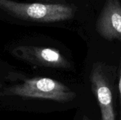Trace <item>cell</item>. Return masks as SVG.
<instances>
[{
    "instance_id": "277c9868",
    "label": "cell",
    "mask_w": 121,
    "mask_h": 120,
    "mask_svg": "<svg viewBox=\"0 0 121 120\" xmlns=\"http://www.w3.org/2000/svg\"><path fill=\"white\" fill-rule=\"evenodd\" d=\"M12 54L30 64L43 67L71 70L72 63L57 49L35 46H18Z\"/></svg>"
},
{
    "instance_id": "7a4b0ae2",
    "label": "cell",
    "mask_w": 121,
    "mask_h": 120,
    "mask_svg": "<svg viewBox=\"0 0 121 120\" xmlns=\"http://www.w3.org/2000/svg\"><path fill=\"white\" fill-rule=\"evenodd\" d=\"M116 69L105 62H96L90 72L91 88L99 107L101 120H116L114 99Z\"/></svg>"
},
{
    "instance_id": "ba28073f",
    "label": "cell",
    "mask_w": 121,
    "mask_h": 120,
    "mask_svg": "<svg viewBox=\"0 0 121 120\" xmlns=\"http://www.w3.org/2000/svg\"><path fill=\"white\" fill-rule=\"evenodd\" d=\"M82 120H92L91 118H89L88 116H86V115H84L83 116V117H82Z\"/></svg>"
},
{
    "instance_id": "8992f818",
    "label": "cell",
    "mask_w": 121,
    "mask_h": 120,
    "mask_svg": "<svg viewBox=\"0 0 121 120\" xmlns=\"http://www.w3.org/2000/svg\"><path fill=\"white\" fill-rule=\"evenodd\" d=\"M118 95H119V119L121 120V57L120 59L119 66H118Z\"/></svg>"
},
{
    "instance_id": "5b68a950",
    "label": "cell",
    "mask_w": 121,
    "mask_h": 120,
    "mask_svg": "<svg viewBox=\"0 0 121 120\" xmlns=\"http://www.w3.org/2000/svg\"><path fill=\"white\" fill-rule=\"evenodd\" d=\"M96 30L107 41L121 42V4L120 0H106L96 21Z\"/></svg>"
},
{
    "instance_id": "52a82bcc",
    "label": "cell",
    "mask_w": 121,
    "mask_h": 120,
    "mask_svg": "<svg viewBox=\"0 0 121 120\" xmlns=\"http://www.w3.org/2000/svg\"><path fill=\"white\" fill-rule=\"evenodd\" d=\"M45 3H66L67 0H39Z\"/></svg>"
},
{
    "instance_id": "6da1fadb",
    "label": "cell",
    "mask_w": 121,
    "mask_h": 120,
    "mask_svg": "<svg viewBox=\"0 0 121 120\" xmlns=\"http://www.w3.org/2000/svg\"><path fill=\"white\" fill-rule=\"evenodd\" d=\"M0 9L16 18L39 23H57L74 18L77 7L66 3H21L0 0Z\"/></svg>"
},
{
    "instance_id": "3957f363",
    "label": "cell",
    "mask_w": 121,
    "mask_h": 120,
    "mask_svg": "<svg viewBox=\"0 0 121 120\" xmlns=\"http://www.w3.org/2000/svg\"><path fill=\"white\" fill-rule=\"evenodd\" d=\"M6 94L50 100L62 103L72 101L77 98L76 93L64 83L45 77L26 79L20 84L7 88Z\"/></svg>"
}]
</instances>
